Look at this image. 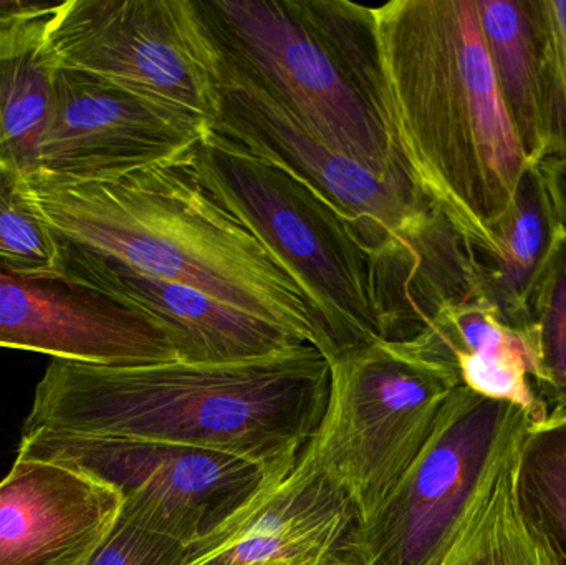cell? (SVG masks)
Listing matches in <instances>:
<instances>
[{
    "label": "cell",
    "mask_w": 566,
    "mask_h": 565,
    "mask_svg": "<svg viewBox=\"0 0 566 565\" xmlns=\"http://www.w3.org/2000/svg\"><path fill=\"white\" fill-rule=\"evenodd\" d=\"M371 10L376 105L392 151L439 218L478 254L532 163L502 102L475 0Z\"/></svg>",
    "instance_id": "1"
},
{
    "label": "cell",
    "mask_w": 566,
    "mask_h": 565,
    "mask_svg": "<svg viewBox=\"0 0 566 565\" xmlns=\"http://www.w3.org/2000/svg\"><path fill=\"white\" fill-rule=\"evenodd\" d=\"M328 397L329 362L308 344L232 364L52 358L22 435L52 431L206 448L258 464L272 484L312 443Z\"/></svg>",
    "instance_id": "2"
},
{
    "label": "cell",
    "mask_w": 566,
    "mask_h": 565,
    "mask_svg": "<svg viewBox=\"0 0 566 565\" xmlns=\"http://www.w3.org/2000/svg\"><path fill=\"white\" fill-rule=\"evenodd\" d=\"M191 155L105 179L32 171L22 176L23 191L63 241L205 292L335 360V341L315 302L272 249L202 186Z\"/></svg>",
    "instance_id": "3"
},
{
    "label": "cell",
    "mask_w": 566,
    "mask_h": 565,
    "mask_svg": "<svg viewBox=\"0 0 566 565\" xmlns=\"http://www.w3.org/2000/svg\"><path fill=\"white\" fill-rule=\"evenodd\" d=\"M199 6L222 55L326 146L382 178H409L376 105L369 7L342 0H199Z\"/></svg>",
    "instance_id": "4"
},
{
    "label": "cell",
    "mask_w": 566,
    "mask_h": 565,
    "mask_svg": "<svg viewBox=\"0 0 566 565\" xmlns=\"http://www.w3.org/2000/svg\"><path fill=\"white\" fill-rule=\"evenodd\" d=\"M191 163L202 186L295 275L325 318L338 355L396 341L399 322L381 258L308 179L268 149L218 128L196 146Z\"/></svg>",
    "instance_id": "5"
},
{
    "label": "cell",
    "mask_w": 566,
    "mask_h": 565,
    "mask_svg": "<svg viewBox=\"0 0 566 565\" xmlns=\"http://www.w3.org/2000/svg\"><path fill=\"white\" fill-rule=\"evenodd\" d=\"M222 53V52H221ZM214 128L268 149L308 179L391 265L405 287L446 282L464 241L409 178H382L326 146L261 83L222 55V112Z\"/></svg>",
    "instance_id": "6"
},
{
    "label": "cell",
    "mask_w": 566,
    "mask_h": 565,
    "mask_svg": "<svg viewBox=\"0 0 566 565\" xmlns=\"http://www.w3.org/2000/svg\"><path fill=\"white\" fill-rule=\"evenodd\" d=\"M532 427L518 405L455 387L415 463L359 524L356 565H442L475 501Z\"/></svg>",
    "instance_id": "7"
},
{
    "label": "cell",
    "mask_w": 566,
    "mask_h": 565,
    "mask_svg": "<svg viewBox=\"0 0 566 565\" xmlns=\"http://www.w3.org/2000/svg\"><path fill=\"white\" fill-rule=\"evenodd\" d=\"M455 387L396 341L358 345L329 362L328 405L308 450L348 494L359 524L415 463Z\"/></svg>",
    "instance_id": "8"
},
{
    "label": "cell",
    "mask_w": 566,
    "mask_h": 565,
    "mask_svg": "<svg viewBox=\"0 0 566 565\" xmlns=\"http://www.w3.org/2000/svg\"><path fill=\"white\" fill-rule=\"evenodd\" d=\"M43 45L55 65L212 128L221 116L222 53L199 0H66L46 19Z\"/></svg>",
    "instance_id": "9"
},
{
    "label": "cell",
    "mask_w": 566,
    "mask_h": 565,
    "mask_svg": "<svg viewBox=\"0 0 566 565\" xmlns=\"http://www.w3.org/2000/svg\"><path fill=\"white\" fill-rule=\"evenodd\" d=\"M19 457L53 461L118 491L122 516L186 547L211 536L269 483L234 454L182 444L35 431Z\"/></svg>",
    "instance_id": "10"
},
{
    "label": "cell",
    "mask_w": 566,
    "mask_h": 565,
    "mask_svg": "<svg viewBox=\"0 0 566 565\" xmlns=\"http://www.w3.org/2000/svg\"><path fill=\"white\" fill-rule=\"evenodd\" d=\"M212 132L82 70L56 65L52 105L32 171L105 179L195 151ZM30 171V172H32Z\"/></svg>",
    "instance_id": "11"
},
{
    "label": "cell",
    "mask_w": 566,
    "mask_h": 565,
    "mask_svg": "<svg viewBox=\"0 0 566 565\" xmlns=\"http://www.w3.org/2000/svg\"><path fill=\"white\" fill-rule=\"evenodd\" d=\"M358 511L308 447L292 471L196 546L185 565H346Z\"/></svg>",
    "instance_id": "12"
},
{
    "label": "cell",
    "mask_w": 566,
    "mask_h": 565,
    "mask_svg": "<svg viewBox=\"0 0 566 565\" xmlns=\"http://www.w3.org/2000/svg\"><path fill=\"white\" fill-rule=\"evenodd\" d=\"M0 348L96 365L176 360L148 318L63 278H23L0 268Z\"/></svg>",
    "instance_id": "13"
},
{
    "label": "cell",
    "mask_w": 566,
    "mask_h": 565,
    "mask_svg": "<svg viewBox=\"0 0 566 565\" xmlns=\"http://www.w3.org/2000/svg\"><path fill=\"white\" fill-rule=\"evenodd\" d=\"M56 239L59 278L108 295L148 318L171 342L178 360L232 364L305 344L277 325L222 304L205 292L142 274L59 236Z\"/></svg>",
    "instance_id": "14"
},
{
    "label": "cell",
    "mask_w": 566,
    "mask_h": 565,
    "mask_svg": "<svg viewBox=\"0 0 566 565\" xmlns=\"http://www.w3.org/2000/svg\"><path fill=\"white\" fill-rule=\"evenodd\" d=\"M122 506L118 491L96 478L17 454L0 481V565H86Z\"/></svg>",
    "instance_id": "15"
},
{
    "label": "cell",
    "mask_w": 566,
    "mask_h": 565,
    "mask_svg": "<svg viewBox=\"0 0 566 565\" xmlns=\"http://www.w3.org/2000/svg\"><path fill=\"white\" fill-rule=\"evenodd\" d=\"M398 345L411 357L446 372L458 387L518 405L534 425L548 418L535 390L537 364L531 338L502 322L481 299L446 302Z\"/></svg>",
    "instance_id": "16"
},
{
    "label": "cell",
    "mask_w": 566,
    "mask_h": 565,
    "mask_svg": "<svg viewBox=\"0 0 566 565\" xmlns=\"http://www.w3.org/2000/svg\"><path fill=\"white\" fill-rule=\"evenodd\" d=\"M560 234L544 176L532 165L495 229L494 252L478 254L471 249L479 297L512 328L527 334L528 297Z\"/></svg>",
    "instance_id": "17"
},
{
    "label": "cell",
    "mask_w": 566,
    "mask_h": 565,
    "mask_svg": "<svg viewBox=\"0 0 566 565\" xmlns=\"http://www.w3.org/2000/svg\"><path fill=\"white\" fill-rule=\"evenodd\" d=\"M46 19L0 29V163L22 176L35 166L52 105L56 65L43 45Z\"/></svg>",
    "instance_id": "18"
},
{
    "label": "cell",
    "mask_w": 566,
    "mask_h": 565,
    "mask_svg": "<svg viewBox=\"0 0 566 565\" xmlns=\"http://www.w3.org/2000/svg\"><path fill=\"white\" fill-rule=\"evenodd\" d=\"M482 40L512 126L532 165L544 149L534 0H475Z\"/></svg>",
    "instance_id": "19"
},
{
    "label": "cell",
    "mask_w": 566,
    "mask_h": 565,
    "mask_svg": "<svg viewBox=\"0 0 566 565\" xmlns=\"http://www.w3.org/2000/svg\"><path fill=\"white\" fill-rule=\"evenodd\" d=\"M515 504L551 565H566V420L534 425L515 464Z\"/></svg>",
    "instance_id": "20"
},
{
    "label": "cell",
    "mask_w": 566,
    "mask_h": 565,
    "mask_svg": "<svg viewBox=\"0 0 566 565\" xmlns=\"http://www.w3.org/2000/svg\"><path fill=\"white\" fill-rule=\"evenodd\" d=\"M518 450L502 464L475 501L464 530L442 565H551L525 530L515 504Z\"/></svg>",
    "instance_id": "21"
},
{
    "label": "cell",
    "mask_w": 566,
    "mask_h": 565,
    "mask_svg": "<svg viewBox=\"0 0 566 565\" xmlns=\"http://www.w3.org/2000/svg\"><path fill=\"white\" fill-rule=\"evenodd\" d=\"M562 228V226H560ZM528 331L534 347V385L548 418L566 420V234L562 229L528 297ZM544 421V423H545Z\"/></svg>",
    "instance_id": "22"
},
{
    "label": "cell",
    "mask_w": 566,
    "mask_h": 565,
    "mask_svg": "<svg viewBox=\"0 0 566 565\" xmlns=\"http://www.w3.org/2000/svg\"><path fill=\"white\" fill-rule=\"evenodd\" d=\"M59 239L33 211L20 172L0 163V268L23 278H59Z\"/></svg>",
    "instance_id": "23"
},
{
    "label": "cell",
    "mask_w": 566,
    "mask_h": 565,
    "mask_svg": "<svg viewBox=\"0 0 566 565\" xmlns=\"http://www.w3.org/2000/svg\"><path fill=\"white\" fill-rule=\"evenodd\" d=\"M534 12L541 45V161L566 163V0H534Z\"/></svg>",
    "instance_id": "24"
},
{
    "label": "cell",
    "mask_w": 566,
    "mask_h": 565,
    "mask_svg": "<svg viewBox=\"0 0 566 565\" xmlns=\"http://www.w3.org/2000/svg\"><path fill=\"white\" fill-rule=\"evenodd\" d=\"M189 547L138 526L119 514L105 543L86 565H185Z\"/></svg>",
    "instance_id": "25"
},
{
    "label": "cell",
    "mask_w": 566,
    "mask_h": 565,
    "mask_svg": "<svg viewBox=\"0 0 566 565\" xmlns=\"http://www.w3.org/2000/svg\"><path fill=\"white\" fill-rule=\"evenodd\" d=\"M537 166L554 202L558 224L566 234V163L541 161Z\"/></svg>",
    "instance_id": "26"
},
{
    "label": "cell",
    "mask_w": 566,
    "mask_h": 565,
    "mask_svg": "<svg viewBox=\"0 0 566 565\" xmlns=\"http://www.w3.org/2000/svg\"><path fill=\"white\" fill-rule=\"evenodd\" d=\"M56 7L52 3L25 2V0H0V29L22 20L50 17Z\"/></svg>",
    "instance_id": "27"
},
{
    "label": "cell",
    "mask_w": 566,
    "mask_h": 565,
    "mask_svg": "<svg viewBox=\"0 0 566 565\" xmlns=\"http://www.w3.org/2000/svg\"><path fill=\"white\" fill-rule=\"evenodd\" d=\"M346 565H356V563H349V564H346Z\"/></svg>",
    "instance_id": "28"
}]
</instances>
